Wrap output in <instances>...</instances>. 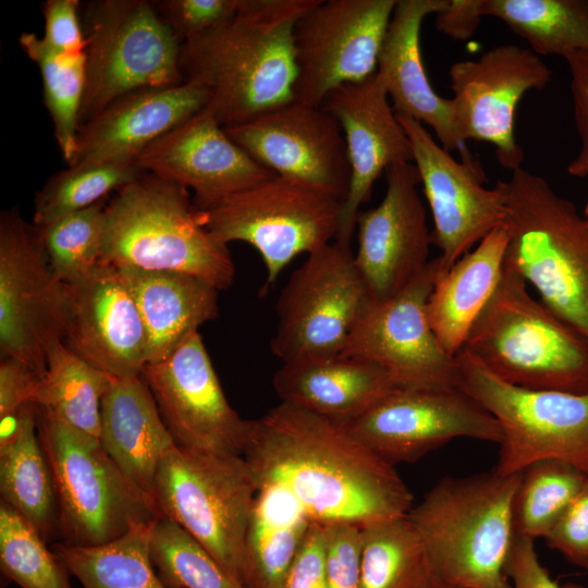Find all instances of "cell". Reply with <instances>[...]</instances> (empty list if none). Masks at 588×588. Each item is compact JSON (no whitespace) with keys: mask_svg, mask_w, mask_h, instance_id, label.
Instances as JSON below:
<instances>
[{"mask_svg":"<svg viewBox=\"0 0 588 588\" xmlns=\"http://www.w3.org/2000/svg\"><path fill=\"white\" fill-rule=\"evenodd\" d=\"M243 457L258 487L284 490L314 522L363 526L414 506L394 465L342 424L290 403L252 420Z\"/></svg>","mask_w":588,"mask_h":588,"instance_id":"1","label":"cell"},{"mask_svg":"<svg viewBox=\"0 0 588 588\" xmlns=\"http://www.w3.org/2000/svg\"><path fill=\"white\" fill-rule=\"evenodd\" d=\"M317 0H238L236 14L181 44L184 81L223 126L294 100V27Z\"/></svg>","mask_w":588,"mask_h":588,"instance_id":"2","label":"cell"},{"mask_svg":"<svg viewBox=\"0 0 588 588\" xmlns=\"http://www.w3.org/2000/svg\"><path fill=\"white\" fill-rule=\"evenodd\" d=\"M519 474L444 477L411 509L407 517L443 586L512 588L505 565Z\"/></svg>","mask_w":588,"mask_h":588,"instance_id":"3","label":"cell"},{"mask_svg":"<svg viewBox=\"0 0 588 588\" xmlns=\"http://www.w3.org/2000/svg\"><path fill=\"white\" fill-rule=\"evenodd\" d=\"M101 261L192 274L218 291L235 274L228 245L201 224L187 189L147 172L106 204Z\"/></svg>","mask_w":588,"mask_h":588,"instance_id":"4","label":"cell"},{"mask_svg":"<svg viewBox=\"0 0 588 588\" xmlns=\"http://www.w3.org/2000/svg\"><path fill=\"white\" fill-rule=\"evenodd\" d=\"M461 351L510 384L588 393V342L534 298L506 265Z\"/></svg>","mask_w":588,"mask_h":588,"instance_id":"5","label":"cell"},{"mask_svg":"<svg viewBox=\"0 0 588 588\" xmlns=\"http://www.w3.org/2000/svg\"><path fill=\"white\" fill-rule=\"evenodd\" d=\"M506 182L504 265L588 342V224L571 200L524 168Z\"/></svg>","mask_w":588,"mask_h":588,"instance_id":"6","label":"cell"},{"mask_svg":"<svg viewBox=\"0 0 588 588\" xmlns=\"http://www.w3.org/2000/svg\"><path fill=\"white\" fill-rule=\"evenodd\" d=\"M37 431L52 474L63 542L107 543L161 517L155 501L123 475L97 438L40 407Z\"/></svg>","mask_w":588,"mask_h":588,"instance_id":"7","label":"cell"},{"mask_svg":"<svg viewBox=\"0 0 588 588\" xmlns=\"http://www.w3.org/2000/svg\"><path fill=\"white\" fill-rule=\"evenodd\" d=\"M258 489L243 456L175 445L158 466L152 499L161 516L182 527L245 586V540Z\"/></svg>","mask_w":588,"mask_h":588,"instance_id":"8","label":"cell"},{"mask_svg":"<svg viewBox=\"0 0 588 588\" xmlns=\"http://www.w3.org/2000/svg\"><path fill=\"white\" fill-rule=\"evenodd\" d=\"M84 22L87 46L79 127L130 93L185 82L181 42L155 1H93L85 7Z\"/></svg>","mask_w":588,"mask_h":588,"instance_id":"9","label":"cell"},{"mask_svg":"<svg viewBox=\"0 0 588 588\" xmlns=\"http://www.w3.org/2000/svg\"><path fill=\"white\" fill-rule=\"evenodd\" d=\"M342 203L278 175L197 209L201 224L223 244L245 242L261 256L267 292L299 254L335 240Z\"/></svg>","mask_w":588,"mask_h":588,"instance_id":"10","label":"cell"},{"mask_svg":"<svg viewBox=\"0 0 588 588\" xmlns=\"http://www.w3.org/2000/svg\"><path fill=\"white\" fill-rule=\"evenodd\" d=\"M456 362L457 387L501 427L494 471L513 475L536 461L556 458L588 473V393L537 391L510 384L463 351Z\"/></svg>","mask_w":588,"mask_h":588,"instance_id":"11","label":"cell"},{"mask_svg":"<svg viewBox=\"0 0 588 588\" xmlns=\"http://www.w3.org/2000/svg\"><path fill=\"white\" fill-rule=\"evenodd\" d=\"M371 302L351 245L333 241L308 254L278 298L273 355L282 364L341 355Z\"/></svg>","mask_w":588,"mask_h":588,"instance_id":"12","label":"cell"},{"mask_svg":"<svg viewBox=\"0 0 588 588\" xmlns=\"http://www.w3.org/2000/svg\"><path fill=\"white\" fill-rule=\"evenodd\" d=\"M64 284L47 260L39 230L16 209L0 216V351L37 372L49 348L63 341Z\"/></svg>","mask_w":588,"mask_h":588,"instance_id":"13","label":"cell"},{"mask_svg":"<svg viewBox=\"0 0 588 588\" xmlns=\"http://www.w3.org/2000/svg\"><path fill=\"white\" fill-rule=\"evenodd\" d=\"M396 1L317 0L294 27V100L321 107L333 89L373 75Z\"/></svg>","mask_w":588,"mask_h":588,"instance_id":"14","label":"cell"},{"mask_svg":"<svg viewBox=\"0 0 588 588\" xmlns=\"http://www.w3.org/2000/svg\"><path fill=\"white\" fill-rule=\"evenodd\" d=\"M342 425L392 465L416 462L457 438L502 441L498 420L458 387H400Z\"/></svg>","mask_w":588,"mask_h":588,"instance_id":"15","label":"cell"},{"mask_svg":"<svg viewBox=\"0 0 588 588\" xmlns=\"http://www.w3.org/2000/svg\"><path fill=\"white\" fill-rule=\"evenodd\" d=\"M396 117L408 136L413 162L432 215V244L440 250L442 275L474 245L504 224L506 182L500 180L493 187H486V173L473 155L456 160L422 123Z\"/></svg>","mask_w":588,"mask_h":588,"instance_id":"16","label":"cell"},{"mask_svg":"<svg viewBox=\"0 0 588 588\" xmlns=\"http://www.w3.org/2000/svg\"><path fill=\"white\" fill-rule=\"evenodd\" d=\"M176 446L201 454L241 455L252 420L229 404L199 332L140 373Z\"/></svg>","mask_w":588,"mask_h":588,"instance_id":"17","label":"cell"},{"mask_svg":"<svg viewBox=\"0 0 588 588\" xmlns=\"http://www.w3.org/2000/svg\"><path fill=\"white\" fill-rule=\"evenodd\" d=\"M439 273L436 257L396 295L372 301L352 330L341 356L382 367L400 387H457L456 356L440 345L426 313Z\"/></svg>","mask_w":588,"mask_h":588,"instance_id":"18","label":"cell"},{"mask_svg":"<svg viewBox=\"0 0 588 588\" xmlns=\"http://www.w3.org/2000/svg\"><path fill=\"white\" fill-rule=\"evenodd\" d=\"M453 117L462 139L493 146L498 162L522 168L524 151L515 138L516 109L524 95L544 89L552 71L540 56L518 45H501L478 60L455 62L449 71Z\"/></svg>","mask_w":588,"mask_h":588,"instance_id":"19","label":"cell"},{"mask_svg":"<svg viewBox=\"0 0 588 588\" xmlns=\"http://www.w3.org/2000/svg\"><path fill=\"white\" fill-rule=\"evenodd\" d=\"M224 130L275 175L341 203L346 198L351 167L344 135L322 107L292 100Z\"/></svg>","mask_w":588,"mask_h":588,"instance_id":"20","label":"cell"},{"mask_svg":"<svg viewBox=\"0 0 588 588\" xmlns=\"http://www.w3.org/2000/svg\"><path fill=\"white\" fill-rule=\"evenodd\" d=\"M385 177L382 200L356 218L354 259L373 302L391 298L416 279L430 261L432 244L414 162L390 167Z\"/></svg>","mask_w":588,"mask_h":588,"instance_id":"21","label":"cell"},{"mask_svg":"<svg viewBox=\"0 0 588 588\" xmlns=\"http://www.w3.org/2000/svg\"><path fill=\"white\" fill-rule=\"evenodd\" d=\"M64 284V345L115 379L140 376L147 336L137 305L119 270L100 262Z\"/></svg>","mask_w":588,"mask_h":588,"instance_id":"22","label":"cell"},{"mask_svg":"<svg viewBox=\"0 0 588 588\" xmlns=\"http://www.w3.org/2000/svg\"><path fill=\"white\" fill-rule=\"evenodd\" d=\"M321 107L340 123L347 148L351 184L334 241L351 245L359 208L369 199L375 182L390 167L413 162L412 147L378 71L333 89Z\"/></svg>","mask_w":588,"mask_h":588,"instance_id":"23","label":"cell"},{"mask_svg":"<svg viewBox=\"0 0 588 588\" xmlns=\"http://www.w3.org/2000/svg\"><path fill=\"white\" fill-rule=\"evenodd\" d=\"M136 164L193 191L198 209L275 175L232 140L206 107L146 147Z\"/></svg>","mask_w":588,"mask_h":588,"instance_id":"24","label":"cell"},{"mask_svg":"<svg viewBox=\"0 0 588 588\" xmlns=\"http://www.w3.org/2000/svg\"><path fill=\"white\" fill-rule=\"evenodd\" d=\"M207 93L192 82L130 93L84 123L69 167L136 162L151 143L203 110Z\"/></svg>","mask_w":588,"mask_h":588,"instance_id":"25","label":"cell"},{"mask_svg":"<svg viewBox=\"0 0 588 588\" xmlns=\"http://www.w3.org/2000/svg\"><path fill=\"white\" fill-rule=\"evenodd\" d=\"M446 0H397L378 60L389 99L397 115L430 126L440 145L461 157L470 155L460 136L451 98H443L430 84L420 51L424 20L438 13Z\"/></svg>","mask_w":588,"mask_h":588,"instance_id":"26","label":"cell"},{"mask_svg":"<svg viewBox=\"0 0 588 588\" xmlns=\"http://www.w3.org/2000/svg\"><path fill=\"white\" fill-rule=\"evenodd\" d=\"M272 385L281 402L346 424L400 388L382 367L334 356L284 363Z\"/></svg>","mask_w":588,"mask_h":588,"instance_id":"27","label":"cell"},{"mask_svg":"<svg viewBox=\"0 0 588 588\" xmlns=\"http://www.w3.org/2000/svg\"><path fill=\"white\" fill-rule=\"evenodd\" d=\"M98 440L123 475L152 499L158 466L175 443L142 376L113 380L101 401Z\"/></svg>","mask_w":588,"mask_h":588,"instance_id":"28","label":"cell"},{"mask_svg":"<svg viewBox=\"0 0 588 588\" xmlns=\"http://www.w3.org/2000/svg\"><path fill=\"white\" fill-rule=\"evenodd\" d=\"M128 287L147 336V363L169 356L217 318L218 290L192 274L115 267Z\"/></svg>","mask_w":588,"mask_h":588,"instance_id":"29","label":"cell"},{"mask_svg":"<svg viewBox=\"0 0 588 588\" xmlns=\"http://www.w3.org/2000/svg\"><path fill=\"white\" fill-rule=\"evenodd\" d=\"M507 241V228L500 225L438 275L426 313L437 340L449 355L461 352L494 293L502 277Z\"/></svg>","mask_w":588,"mask_h":588,"instance_id":"30","label":"cell"},{"mask_svg":"<svg viewBox=\"0 0 588 588\" xmlns=\"http://www.w3.org/2000/svg\"><path fill=\"white\" fill-rule=\"evenodd\" d=\"M311 522L287 492L259 487L245 540L246 588H280Z\"/></svg>","mask_w":588,"mask_h":588,"instance_id":"31","label":"cell"},{"mask_svg":"<svg viewBox=\"0 0 588 588\" xmlns=\"http://www.w3.org/2000/svg\"><path fill=\"white\" fill-rule=\"evenodd\" d=\"M38 406L25 405L17 436L0 448L1 501L30 524L45 541L59 535L52 474L37 431Z\"/></svg>","mask_w":588,"mask_h":588,"instance_id":"32","label":"cell"},{"mask_svg":"<svg viewBox=\"0 0 588 588\" xmlns=\"http://www.w3.org/2000/svg\"><path fill=\"white\" fill-rule=\"evenodd\" d=\"M155 522L138 524L107 543L76 546L62 541L52 550L83 588H171L160 578L151 559Z\"/></svg>","mask_w":588,"mask_h":588,"instance_id":"33","label":"cell"},{"mask_svg":"<svg viewBox=\"0 0 588 588\" xmlns=\"http://www.w3.org/2000/svg\"><path fill=\"white\" fill-rule=\"evenodd\" d=\"M362 588H442L407 515L360 526Z\"/></svg>","mask_w":588,"mask_h":588,"instance_id":"34","label":"cell"},{"mask_svg":"<svg viewBox=\"0 0 588 588\" xmlns=\"http://www.w3.org/2000/svg\"><path fill=\"white\" fill-rule=\"evenodd\" d=\"M480 15L502 21L538 56L588 53V0H477Z\"/></svg>","mask_w":588,"mask_h":588,"instance_id":"35","label":"cell"},{"mask_svg":"<svg viewBox=\"0 0 588 588\" xmlns=\"http://www.w3.org/2000/svg\"><path fill=\"white\" fill-rule=\"evenodd\" d=\"M114 379L59 341L47 353L34 403L98 439L101 401Z\"/></svg>","mask_w":588,"mask_h":588,"instance_id":"36","label":"cell"},{"mask_svg":"<svg viewBox=\"0 0 588 588\" xmlns=\"http://www.w3.org/2000/svg\"><path fill=\"white\" fill-rule=\"evenodd\" d=\"M587 479V471L562 460H539L526 466L512 503L514 536L544 539Z\"/></svg>","mask_w":588,"mask_h":588,"instance_id":"37","label":"cell"},{"mask_svg":"<svg viewBox=\"0 0 588 588\" xmlns=\"http://www.w3.org/2000/svg\"><path fill=\"white\" fill-rule=\"evenodd\" d=\"M19 40L40 70L45 103L53 123L54 137L69 164L75 154L79 130L86 54H58L33 33H23Z\"/></svg>","mask_w":588,"mask_h":588,"instance_id":"38","label":"cell"},{"mask_svg":"<svg viewBox=\"0 0 588 588\" xmlns=\"http://www.w3.org/2000/svg\"><path fill=\"white\" fill-rule=\"evenodd\" d=\"M142 174L136 162L69 167L49 177L36 194L33 224L42 228L91 207Z\"/></svg>","mask_w":588,"mask_h":588,"instance_id":"39","label":"cell"},{"mask_svg":"<svg viewBox=\"0 0 588 588\" xmlns=\"http://www.w3.org/2000/svg\"><path fill=\"white\" fill-rule=\"evenodd\" d=\"M19 513L0 504V568L21 588H73L70 572Z\"/></svg>","mask_w":588,"mask_h":588,"instance_id":"40","label":"cell"},{"mask_svg":"<svg viewBox=\"0 0 588 588\" xmlns=\"http://www.w3.org/2000/svg\"><path fill=\"white\" fill-rule=\"evenodd\" d=\"M151 559L171 588H246L182 527L163 516L152 527Z\"/></svg>","mask_w":588,"mask_h":588,"instance_id":"41","label":"cell"},{"mask_svg":"<svg viewBox=\"0 0 588 588\" xmlns=\"http://www.w3.org/2000/svg\"><path fill=\"white\" fill-rule=\"evenodd\" d=\"M106 204L102 200L38 228L49 266L62 283L77 280L101 262Z\"/></svg>","mask_w":588,"mask_h":588,"instance_id":"42","label":"cell"},{"mask_svg":"<svg viewBox=\"0 0 588 588\" xmlns=\"http://www.w3.org/2000/svg\"><path fill=\"white\" fill-rule=\"evenodd\" d=\"M323 525L326 588H362L360 526L352 523Z\"/></svg>","mask_w":588,"mask_h":588,"instance_id":"43","label":"cell"},{"mask_svg":"<svg viewBox=\"0 0 588 588\" xmlns=\"http://www.w3.org/2000/svg\"><path fill=\"white\" fill-rule=\"evenodd\" d=\"M156 7L180 42L224 23L236 14L238 0H163Z\"/></svg>","mask_w":588,"mask_h":588,"instance_id":"44","label":"cell"},{"mask_svg":"<svg viewBox=\"0 0 588 588\" xmlns=\"http://www.w3.org/2000/svg\"><path fill=\"white\" fill-rule=\"evenodd\" d=\"M544 540L549 548L588 572V479Z\"/></svg>","mask_w":588,"mask_h":588,"instance_id":"45","label":"cell"},{"mask_svg":"<svg viewBox=\"0 0 588 588\" xmlns=\"http://www.w3.org/2000/svg\"><path fill=\"white\" fill-rule=\"evenodd\" d=\"M77 0H47L44 4L45 33L41 39L58 54H82L86 51L85 34L79 24Z\"/></svg>","mask_w":588,"mask_h":588,"instance_id":"46","label":"cell"},{"mask_svg":"<svg viewBox=\"0 0 588 588\" xmlns=\"http://www.w3.org/2000/svg\"><path fill=\"white\" fill-rule=\"evenodd\" d=\"M571 73L574 122L580 147L566 171L576 177H588V53L574 52L564 58Z\"/></svg>","mask_w":588,"mask_h":588,"instance_id":"47","label":"cell"},{"mask_svg":"<svg viewBox=\"0 0 588 588\" xmlns=\"http://www.w3.org/2000/svg\"><path fill=\"white\" fill-rule=\"evenodd\" d=\"M280 588H326V546L321 523L311 522Z\"/></svg>","mask_w":588,"mask_h":588,"instance_id":"48","label":"cell"},{"mask_svg":"<svg viewBox=\"0 0 588 588\" xmlns=\"http://www.w3.org/2000/svg\"><path fill=\"white\" fill-rule=\"evenodd\" d=\"M512 588H584L577 584L560 586L539 561L535 540L514 536L505 565Z\"/></svg>","mask_w":588,"mask_h":588,"instance_id":"49","label":"cell"},{"mask_svg":"<svg viewBox=\"0 0 588 588\" xmlns=\"http://www.w3.org/2000/svg\"><path fill=\"white\" fill-rule=\"evenodd\" d=\"M40 376L27 365L2 358L0 364V416L34 403Z\"/></svg>","mask_w":588,"mask_h":588,"instance_id":"50","label":"cell"},{"mask_svg":"<svg viewBox=\"0 0 588 588\" xmlns=\"http://www.w3.org/2000/svg\"><path fill=\"white\" fill-rule=\"evenodd\" d=\"M436 27L454 40H466L476 32L480 20L477 0H446L434 14Z\"/></svg>","mask_w":588,"mask_h":588,"instance_id":"51","label":"cell"},{"mask_svg":"<svg viewBox=\"0 0 588 588\" xmlns=\"http://www.w3.org/2000/svg\"><path fill=\"white\" fill-rule=\"evenodd\" d=\"M24 409L25 405L13 413L0 416V448L10 443L20 432Z\"/></svg>","mask_w":588,"mask_h":588,"instance_id":"52","label":"cell"},{"mask_svg":"<svg viewBox=\"0 0 588 588\" xmlns=\"http://www.w3.org/2000/svg\"><path fill=\"white\" fill-rule=\"evenodd\" d=\"M583 217L585 218V220H586V222L588 224V203L586 204V206L584 208Z\"/></svg>","mask_w":588,"mask_h":588,"instance_id":"53","label":"cell"},{"mask_svg":"<svg viewBox=\"0 0 588 588\" xmlns=\"http://www.w3.org/2000/svg\"><path fill=\"white\" fill-rule=\"evenodd\" d=\"M442 588H450V587H442Z\"/></svg>","mask_w":588,"mask_h":588,"instance_id":"54","label":"cell"}]
</instances>
